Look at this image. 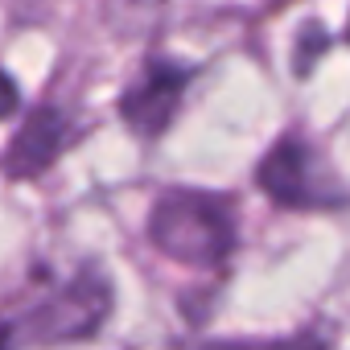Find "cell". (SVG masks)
I'll return each mask as SVG.
<instances>
[{"label":"cell","instance_id":"6da1fadb","mask_svg":"<svg viewBox=\"0 0 350 350\" xmlns=\"http://www.w3.org/2000/svg\"><path fill=\"white\" fill-rule=\"evenodd\" d=\"M107 313H111V284L95 268H83L38 305L0 321V350H42L91 338Z\"/></svg>","mask_w":350,"mask_h":350},{"label":"cell","instance_id":"7a4b0ae2","mask_svg":"<svg viewBox=\"0 0 350 350\" xmlns=\"http://www.w3.org/2000/svg\"><path fill=\"white\" fill-rule=\"evenodd\" d=\"M148 235L169 260H182L194 268H215L235 247V211L219 194L173 190L152 206Z\"/></svg>","mask_w":350,"mask_h":350},{"label":"cell","instance_id":"3957f363","mask_svg":"<svg viewBox=\"0 0 350 350\" xmlns=\"http://www.w3.org/2000/svg\"><path fill=\"white\" fill-rule=\"evenodd\" d=\"M260 186L280 202L297 211H317V206H342L346 190L334 173L325 169L321 152L297 136H284L260 165Z\"/></svg>","mask_w":350,"mask_h":350},{"label":"cell","instance_id":"277c9868","mask_svg":"<svg viewBox=\"0 0 350 350\" xmlns=\"http://www.w3.org/2000/svg\"><path fill=\"white\" fill-rule=\"evenodd\" d=\"M186 83H190V70L186 66H178V62H152L144 70V79L124 95V103H120L124 107V120L136 132L157 136L173 120V111H178V99H182Z\"/></svg>","mask_w":350,"mask_h":350},{"label":"cell","instance_id":"5b68a950","mask_svg":"<svg viewBox=\"0 0 350 350\" xmlns=\"http://www.w3.org/2000/svg\"><path fill=\"white\" fill-rule=\"evenodd\" d=\"M66 144V116L58 107H38L25 128L17 132V140L5 152V173L9 178H38L54 165V157Z\"/></svg>","mask_w":350,"mask_h":350},{"label":"cell","instance_id":"8992f818","mask_svg":"<svg viewBox=\"0 0 350 350\" xmlns=\"http://www.w3.org/2000/svg\"><path fill=\"white\" fill-rule=\"evenodd\" d=\"M202 350H334L325 334L309 329L297 338H256V342H211Z\"/></svg>","mask_w":350,"mask_h":350},{"label":"cell","instance_id":"52a82bcc","mask_svg":"<svg viewBox=\"0 0 350 350\" xmlns=\"http://www.w3.org/2000/svg\"><path fill=\"white\" fill-rule=\"evenodd\" d=\"M17 103H21V95H17V87H13V79L0 70V120L5 116H13L17 111Z\"/></svg>","mask_w":350,"mask_h":350}]
</instances>
